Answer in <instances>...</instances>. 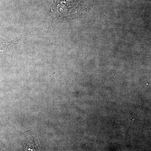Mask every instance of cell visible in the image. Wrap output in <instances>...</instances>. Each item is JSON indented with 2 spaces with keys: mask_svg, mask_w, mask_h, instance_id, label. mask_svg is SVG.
I'll list each match as a JSON object with an SVG mask.
<instances>
[{
  "mask_svg": "<svg viewBox=\"0 0 151 151\" xmlns=\"http://www.w3.org/2000/svg\"><path fill=\"white\" fill-rule=\"evenodd\" d=\"M15 44L7 42L0 37V57L4 56L9 50Z\"/></svg>",
  "mask_w": 151,
  "mask_h": 151,
  "instance_id": "1",
  "label": "cell"
}]
</instances>
